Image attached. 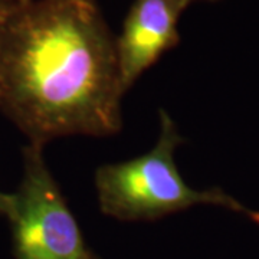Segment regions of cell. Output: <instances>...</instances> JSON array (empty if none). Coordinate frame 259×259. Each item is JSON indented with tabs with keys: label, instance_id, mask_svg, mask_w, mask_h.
<instances>
[{
	"label": "cell",
	"instance_id": "obj_5",
	"mask_svg": "<svg viewBox=\"0 0 259 259\" xmlns=\"http://www.w3.org/2000/svg\"><path fill=\"white\" fill-rule=\"evenodd\" d=\"M13 206H15V194L5 193L0 190V214L9 219L13 213Z\"/></svg>",
	"mask_w": 259,
	"mask_h": 259
},
{
	"label": "cell",
	"instance_id": "obj_6",
	"mask_svg": "<svg viewBox=\"0 0 259 259\" xmlns=\"http://www.w3.org/2000/svg\"><path fill=\"white\" fill-rule=\"evenodd\" d=\"M10 3H6V2H0V30H2V25H3V20L6 18L8 12L10 9Z\"/></svg>",
	"mask_w": 259,
	"mask_h": 259
},
{
	"label": "cell",
	"instance_id": "obj_8",
	"mask_svg": "<svg viewBox=\"0 0 259 259\" xmlns=\"http://www.w3.org/2000/svg\"><path fill=\"white\" fill-rule=\"evenodd\" d=\"M183 2H186L187 5H190V3H192V2H194V0H183ZM210 2H214V0H210Z\"/></svg>",
	"mask_w": 259,
	"mask_h": 259
},
{
	"label": "cell",
	"instance_id": "obj_4",
	"mask_svg": "<svg viewBox=\"0 0 259 259\" xmlns=\"http://www.w3.org/2000/svg\"><path fill=\"white\" fill-rule=\"evenodd\" d=\"M187 6L183 0H134L115 39L122 93L180 42L177 25Z\"/></svg>",
	"mask_w": 259,
	"mask_h": 259
},
{
	"label": "cell",
	"instance_id": "obj_3",
	"mask_svg": "<svg viewBox=\"0 0 259 259\" xmlns=\"http://www.w3.org/2000/svg\"><path fill=\"white\" fill-rule=\"evenodd\" d=\"M15 194L13 229L16 259H98L44 158V146L23 148V179Z\"/></svg>",
	"mask_w": 259,
	"mask_h": 259
},
{
	"label": "cell",
	"instance_id": "obj_2",
	"mask_svg": "<svg viewBox=\"0 0 259 259\" xmlns=\"http://www.w3.org/2000/svg\"><path fill=\"white\" fill-rule=\"evenodd\" d=\"M182 143L176 122L160 110V134L154 147L139 157L97 170L95 189L101 212L136 222L160 219L196 204H214L242 213L259 225V210L246 207L221 187L197 190L186 183L175 161V151Z\"/></svg>",
	"mask_w": 259,
	"mask_h": 259
},
{
	"label": "cell",
	"instance_id": "obj_1",
	"mask_svg": "<svg viewBox=\"0 0 259 259\" xmlns=\"http://www.w3.org/2000/svg\"><path fill=\"white\" fill-rule=\"evenodd\" d=\"M115 37L94 0L12 5L0 30V108L32 144L122 128Z\"/></svg>",
	"mask_w": 259,
	"mask_h": 259
},
{
	"label": "cell",
	"instance_id": "obj_7",
	"mask_svg": "<svg viewBox=\"0 0 259 259\" xmlns=\"http://www.w3.org/2000/svg\"><path fill=\"white\" fill-rule=\"evenodd\" d=\"M0 2H6V3H10V5H25L30 0H0Z\"/></svg>",
	"mask_w": 259,
	"mask_h": 259
}]
</instances>
